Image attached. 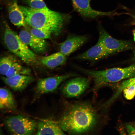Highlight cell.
I'll return each mask as SVG.
<instances>
[{
  "mask_svg": "<svg viewBox=\"0 0 135 135\" xmlns=\"http://www.w3.org/2000/svg\"><path fill=\"white\" fill-rule=\"evenodd\" d=\"M97 120L96 112L90 104H76L66 111L58 122L63 131L71 134H78L92 129Z\"/></svg>",
  "mask_w": 135,
  "mask_h": 135,
  "instance_id": "6da1fadb",
  "label": "cell"
},
{
  "mask_svg": "<svg viewBox=\"0 0 135 135\" xmlns=\"http://www.w3.org/2000/svg\"><path fill=\"white\" fill-rule=\"evenodd\" d=\"M24 16L25 24L33 28L59 34L70 20V16L52 10L48 7L34 9L19 6Z\"/></svg>",
  "mask_w": 135,
  "mask_h": 135,
  "instance_id": "7a4b0ae2",
  "label": "cell"
},
{
  "mask_svg": "<svg viewBox=\"0 0 135 135\" xmlns=\"http://www.w3.org/2000/svg\"><path fill=\"white\" fill-rule=\"evenodd\" d=\"M76 68L93 80L94 90L109 83L135 77V64L125 68H113L102 70H88L76 66Z\"/></svg>",
  "mask_w": 135,
  "mask_h": 135,
  "instance_id": "3957f363",
  "label": "cell"
},
{
  "mask_svg": "<svg viewBox=\"0 0 135 135\" xmlns=\"http://www.w3.org/2000/svg\"><path fill=\"white\" fill-rule=\"evenodd\" d=\"M4 43L8 49L25 63L32 64L36 62L35 54L20 38L18 35L5 23Z\"/></svg>",
  "mask_w": 135,
  "mask_h": 135,
  "instance_id": "277c9868",
  "label": "cell"
},
{
  "mask_svg": "<svg viewBox=\"0 0 135 135\" xmlns=\"http://www.w3.org/2000/svg\"><path fill=\"white\" fill-rule=\"evenodd\" d=\"M4 124L8 132L14 135L32 134L36 126L34 120L20 115L8 117Z\"/></svg>",
  "mask_w": 135,
  "mask_h": 135,
  "instance_id": "5b68a950",
  "label": "cell"
},
{
  "mask_svg": "<svg viewBox=\"0 0 135 135\" xmlns=\"http://www.w3.org/2000/svg\"><path fill=\"white\" fill-rule=\"evenodd\" d=\"M91 79L90 77H78L70 79L62 86L61 92L68 98L78 97L88 87Z\"/></svg>",
  "mask_w": 135,
  "mask_h": 135,
  "instance_id": "8992f818",
  "label": "cell"
},
{
  "mask_svg": "<svg viewBox=\"0 0 135 135\" xmlns=\"http://www.w3.org/2000/svg\"><path fill=\"white\" fill-rule=\"evenodd\" d=\"M98 41L110 54L130 49L131 43L127 41L119 40L111 36L102 27L99 28Z\"/></svg>",
  "mask_w": 135,
  "mask_h": 135,
  "instance_id": "52a82bcc",
  "label": "cell"
},
{
  "mask_svg": "<svg viewBox=\"0 0 135 135\" xmlns=\"http://www.w3.org/2000/svg\"><path fill=\"white\" fill-rule=\"evenodd\" d=\"M77 76L76 74L71 73L40 79L36 84V92L38 93L42 94L52 92L55 90L59 85L65 80Z\"/></svg>",
  "mask_w": 135,
  "mask_h": 135,
  "instance_id": "ba28073f",
  "label": "cell"
},
{
  "mask_svg": "<svg viewBox=\"0 0 135 135\" xmlns=\"http://www.w3.org/2000/svg\"><path fill=\"white\" fill-rule=\"evenodd\" d=\"M91 0H71L74 10L84 18H94L101 16H108L117 14L113 12H104L93 9L90 5Z\"/></svg>",
  "mask_w": 135,
  "mask_h": 135,
  "instance_id": "9c48e42d",
  "label": "cell"
},
{
  "mask_svg": "<svg viewBox=\"0 0 135 135\" xmlns=\"http://www.w3.org/2000/svg\"><path fill=\"white\" fill-rule=\"evenodd\" d=\"M18 36L21 40L36 53L42 54L46 51L48 47L46 42L34 36L26 30L20 31Z\"/></svg>",
  "mask_w": 135,
  "mask_h": 135,
  "instance_id": "30bf717a",
  "label": "cell"
},
{
  "mask_svg": "<svg viewBox=\"0 0 135 135\" xmlns=\"http://www.w3.org/2000/svg\"><path fill=\"white\" fill-rule=\"evenodd\" d=\"M84 36L70 35L59 44L60 52L67 56L76 50L87 41Z\"/></svg>",
  "mask_w": 135,
  "mask_h": 135,
  "instance_id": "8fae6325",
  "label": "cell"
},
{
  "mask_svg": "<svg viewBox=\"0 0 135 135\" xmlns=\"http://www.w3.org/2000/svg\"><path fill=\"white\" fill-rule=\"evenodd\" d=\"M4 82L13 90L21 91L25 88L34 79L29 75H17L10 77H2Z\"/></svg>",
  "mask_w": 135,
  "mask_h": 135,
  "instance_id": "7c38bea8",
  "label": "cell"
},
{
  "mask_svg": "<svg viewBox=\"0 0 135 135\" xmlns=\"http://www.w3.org/2000/svg\"><path fill=\"white\" fill-rule=\"evenodd\" d=\"M110 54L98 41L94 46L84 52L76 56L74 58L78 60L94 61Z\"/></svg>",
  "mask_w": 135,
  "mask_h": 135,
  "instance_id": "4fadbf2b",
  "label": "cell"
},
{
  "mask_svg": "<svg viewBox=\"0 0 135 135\" xmlns=\"http://www.w3.org/2000/svg\"><path fill=\"white\" fill-rule=\"evenodd\" d=\"M36 135H64L63 130L58 122L50 119H43L37 125Z\"/></svg>",
  "mask_w": 135,
  "mask_h": 135,
  "instance_id": "5bb4252c",
  "label": "cell"
},
{
  "mask_svg": "<svg viewBox=\"0 0 135 135\" xmlns=\"http://www.w3.org/2000/svg\"><path fill=\"white\" fill-rule=\"evenodd\" d=\"M8 12L9 19L11 22L18 27L25 24L24 14L17 4V0H12L9 4Z\"/></svg>",
  "mask_w": 135,
  "mask_h": 135,
  "instance_id": "9a60e30c",
  "label": "cell"
},
{
  "mask_svg": "<svg viewBox=\"0 0 135 135\" xmlns=\"http://www.w3.org/2000/svg\"><path fill=\"white\" fill-rule=\"evenodd\" d=\"M66 59V56L59 52L48 56L42 57L40 62L48 67L53 68L64 64Z\"/></svg>",
  "mask_w": 135,
  "mask_h": 135,
  "instance_id": "2e32d148",
  "label": "cell"
},
{
  "mask_svg": "<svg viewBox=\"0 0 135 135\" xmlns=\"http://www.w3.org/2000/svg\"><path fill=\"white\" fill-rule=\"evenodd\" d=\"M16 104L11 92L8 89L1 88L0 89V108L14 110Z\"/></svg>",
  "mask_w": 135,
  "mask_h": 135,
  "instance_id": "e0dca14e",
  "label": "cell"
},
{
  "mask_svg": "<svg viewBox=\"0 0 135 135\" xmlns=\"http://www.w3.org/2000/svg\"><path fill=\"white\" fill-rule=\"evenodd\" d=\"M31 72L30 69L16 62L9 69L5 76L7 77H10L17 75H29Z\"/></svg>",
  "mask_w": 135,
  "mask_h": 135,
  "instance_id": "ac0fdd59",
  "label": "cell"
},
{
  "mask_svg": "<svg viewBox=\"0 0 135 135\" xmlns=\"http://www.w3.org/2000/svg\"><path fill=\"white\" fill-rule=\"evenodd\" d=\"M16 62L15 57L12 55H8L2 57L0 60V73L5 76L13 64Z\"/></svg>",
  "mask_w": 135,
  "mask_h": 135,
  "instance_id": "d6986e66",
  "label": "cell"
},
{
  "mask_svg": "<svg viewBox=\"0 0 135 135\" xmlns=\"http://www.w3.org/2000/svg\"><path fill=\"white\" fill-rule=\"evenodd\" d=\"M24 26L26 30L34 36L43 39L50 38L52 34L50 32L32 27L25 24Z\"/></svg>",
  "mask_w": 135,
  "mask_h": 135,
  "instance_id": "ffe728a7",
  "label": "cell"
},
{
  "mask_svg": "<svg viewBox=\"0 0 135 135\" xmlns=\"http://www.w3.org/2000/svg\"><path fill=\"white\" fill-rule=\"evenodd\" d=\"M134 84H135V77L130 78L122 82L119 86L117 92L112 99L116 98L125 88Z\"/></svg>",
  "mask_w": 135,
  "mask_h": 135,
  "instance_id": "44dd1931",
  "label": "cell"
},
{
  "mask_svg": "<svg viewBox=\"0 0 135 135\" xmlns=\"http://www.w3.org/2000/svg\"><path fill=\"white\" fill-rule=\"evenodd\" d=\"M29 6L34 9H40L47 7L43 0H24Z\"/></svg>",
  "mask_w": 135,
  "mask_h": 135,
  "instance_id": "7402d4cb",
  "label": "cell"
},
{
  "mask_svg": "<svg viewBox=\"0 0 135 135\" xmlns=\"http://www.w3.org/2000/svg\"><path fill=\"white\" fill-rule=\"evenodd\" d=\"M123 90L124 96L126 99H132L135 96V84L125 88Z\"/></svg>",
  "mask_w": 135,
  "mask_h": 135,
  "instance_id": "603a6c76",
  "label": "cell"
},
{
  "mask_svg": "<svg viewBox=\"0 0 135 135\" xmlns=\"http://www.w3.org/2000/svg\"><path fill=\"white\" fill-rule=\"evenodd\" d=\"M127 132L129 134L135 135V129L134 127L130 125L126 126Z\"/></svg>",
  "mask_w": 135,
  "mask_h": 135,
  "instance_id": "cb8c5ba5",
  "label": "cell"
},
{
  "mask_svg": "<svg viewBox=\"0 0 135 135\" xmlns=\"http://www.w3.org/2000/svg\"><path fill=\"white\" fill-rule=\"evenodd\" d=\"M134 37V40L135 42V29H134L133 31Z\"/></svg>",
  "mask_w": 135,
  "mask_h": 135,
  "instance_id": "d4e9b609",
  "label": "cell"
},
{
  "mask_svg": "<svg viewBox=\"0 0 135 135\" xmlns=\"http://www.w3.org/2000/svg\"><path fill=\"white\" fill-rule=\"evenodd\" d=\"M134 58L135 59V50L134 51Z\"/></svg>",
  "mask_w": 135,
  "mask_h": 135,
  "instance_id": "484cf974",
  "label": "cell"
},
{
  "mask_svg": "<svg viewBox=\"0 0 135 135\" xmlns=\"http://www.w3.org/2000/svg\"><path fill=\"white\" fill-rule=\"evenodd\" d=\"M134 21H135V16H134Z\"/></svg>",
  "mask_w": 135,
  "mask_h": 135,
  "instance_id": "4316f807",
  "label": "cell"
},
{
  "mask_svg": "<svg viewBox=\"0 0 135 135\" xmlns=\"http://www.w3.org/2000/svg\"><path fill=\"white\" fill-rule=\"evenodd\" d=\"M134 128L135 129V124H134Z\"/></svg>",
  "mask_w": 135,
  "mask_h": 135,
  "instance_id": "83f0119b",
  "label": "cell"
}]
</instances>
